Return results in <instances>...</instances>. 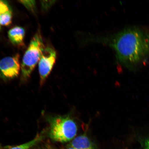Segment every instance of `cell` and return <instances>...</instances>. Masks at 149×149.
I'll return each mask as SVG.
<instances>
[{"label":"cell","mask_w":149,"mask_h":149,"mask_svg":"<svg viewBox=\"0 0 149 149\" xmlns=\"http://www.w3.org/2000/svg\"><path fill=\"white\" fill-rule=\"evenodd\" d=\"M65 149H74V148H72V147L70 146H68V148Z\"/></svg>","instance_id":"obj_15"},{"label":"cell","mask_w":149,"mask_h":149,"mask_svg":"<svg viewBox=\"0 0 149 149\" xmlns=\"http://www.w3.org/2000/svg\"><path fill=\"white\" fill-rule=\"evenodd\" d=\"M51 1H49L48 3H46V1H43V2H44L43 3L42 1V3L43 8L44 9H47L48 8H49L53 3V1H52L51 2Z\"/></svg>","instance_id":"obj_13"},{"label":"cell","mask_w":149,"mask_h":149,"mask_svg":"<svg viewBox=\"0 0 149 149\" xmlns=\"http://www.w3.org/2000/svg\"><path fill=\"white\" fill-rule=\"evenodd\" d=\"M41 35L37 33L31 40L23 57L21 66L22 75L24 79L29 78L40 61L45 48Z\"/></svg>","instance_id":"obj_3"},{"label":"cell","mask_w":149,"mask_h":149,"mask_svg":"<svg viewBox=\"0 0 149 149\" xmlns=\"http://www.w3.org/2000/svg\"><path fill=\"white\" fill-rule=\"evenodd\" d=\"M43 139L42 134H38L32 140L25 144L18 145L16 146L11 147L7 149H29L40 142Z\"/></svg>","instance_id":"obj_8"},{"label":"cell","mask_w":149,"mask_h":149,"mask_svg":"<svg viewBox=\"0 0 149 149\" xmlns=\"http://www.w3.org/2000/svg\"><path fill=\"white\" fill-rule=\"evenodd\" d=\"M0 149H3L2 148H1V146H0Z\"/></svg>","instance_id":"obj_16"},{"label":"cell","mask_w":149,"mask_h":149,"mask_svg":"<svg viewBox=\"0 0 149 149\" xmlns=\"http://www.w3.org/2000/svg\"><path fill=\"white\" fill-rule=\"evenodd\" d=\"M144 149H149V139L145 141L144 144Z\"/></svg>","instance_id":"obj_14"},{"label":"cell","mask_w":149,"mask_h":149,"mask_svg":"<svg viewBox=\"0 0 149 149\" xmlns=\"http://www.w3.org/2000/svg\"><path fill=\"white\" fill-rule=\"evenodd\" d=\"M25 31L23 28L15 26L9 30L8 36L13 44L16 45H22L25 36Z\"/></svg>","instance_id":"obj_6"},{"label":"cell","mask_w":149,"mask_h":149,"mask_svg":"<svg viewBox=\"0 0 149 149\" xmlns=\"http://www.w3.org/2000/svg\"><path fill=\"white\" fill-rule=\"evenodd\" d=\"M12 13L11 9L0 16V25L8 26L12 23Z\"/></svg>","instance_id":"obj_9"},{"label":"cell","mask_w":149,"mask_h":149,"mask_svg":"<svg viewBox=\"0 0 149 149\" xmlns=\"http://www.w3.org/2000/svg\"><path fill=\"white\" fill-rule=\"evenodd\" d=\"M10 8L6 1H0V16L1 15L7 11L10 10ZM1 26L0 25V30Z\"/></svg>","instance_id":"obj_11"},{"label":"cell","mask_w":149,"mask_h":149,"mask_svg":"<svg viewBox=\"0 0 149 149\" xmlns=\"http://www.w3.org/2000/svg\"><path fill=\"white\" fill-rule=\"evenodd\" d=\"M56 53L53 48H45L39 63V72L41 85L43 84L49 76L54 65Z\"/></svg>","instance_id":"obj_4"},{"label":"cell","mask_w":149,"mask_h":149,"mask_svg":"<svg viewBox=\"0 0 149 149\" xmlns=\"http://www.w3.org/2000/svg\"><path fill=\"white\" fill-rule=\"evenodd\" d=\"M38 149H57L49 143H46Z\"/></svg>","instance_id":"obj_12"},{"label":"cell","mask_w":149,"mask_h":149,"mask_svg":"<svg viewBox=\"0 0 149 149\" xmlns=\"http://www.w3.org/2000/svg\"><path fill=\"white\" fill-rule=\"evenodd\" d=\"M19 58L20 55L17 54L0 60V77L10 79L17 76L21 69Z\"/></svg>","instance_id":"obj_5"},{"label":"cell","mask_w":149,"mask_h":149,"mask_svg":"<svg viewBox=\"0 0 149 149\" xmlns=\"http://www.w3.org/2000/svg\"><path fill=\"white\" fill-rule=\"evenodd\" d=\"M69 146L74 149H95L88 138L84 135L75 138L72 140Z\"/></svg>","instance_id":"obj_7"},{"label":"cell","mask_w":149,"mask_h":149,"mask_svg":"<svg viewBox=\"0 0 149 149\" xmlns=\"http://www.w3.org/2000/svg\"><path fill=\"white\" fill-rule=\"evenodd\" d=\"M77 130L76 123L70 117H56L50 120L49 135L55 141L64 143L71 141Z\"/></svg>","instance_id":"obj_2"},{"label":"cell","mask_w":149,"mask_h":149,"mask_svg":"<svg viewBox=\"0 0 149 149\" xmlns=\"http://www.w3.org/2000/svg\"><path fill=\"white\" fill-rule=\"evenodd\" d=\"M116 53L121 64H137L149 54V35L136 28L126 29L105 39Z\"/></svg>","instance_id":"obj_1"},{"label":"cell","mask_w":149,"mask_h":149,"mask_svg":"<svg viewBox=\"0 0 149 149\" xmlns=\"http://www.w3.org/2000/svg\"><path fill=\"white\" fill-rule=\"evenodd\" d=\"M19 2L23 4L26 8L31 11H33L35 8L36 3L33 1H21Z\"/></svg>","instance_id":"obj_10"}]
</instances>
